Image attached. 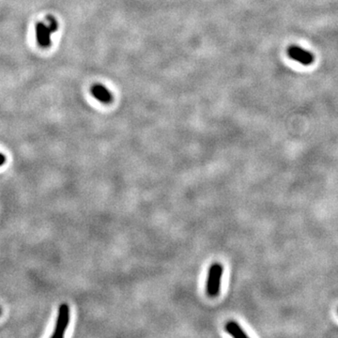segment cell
Here are the masks:
<instances>
[{"label": "cell", "instance_id": "cell-1", "mask_svg": "<svg viewBox=\"0 0 338 338\" xmlns=\"http://www.w3.org/2000/svg\"><path fill=\"white\" fill-rule=\"evenodd\" d=\"M58 29V22L52 16L47 17V23H38L36 25L35 32L39 45L43 48H48L51 45V34Z\"/></svg>", "mask_w": 338, "mask_h": 338}, {"label": "cell", "instance_id": "cell-2", "mask_svg": "<svg viewBox=\"0 0 338 338\" xmlns=\"http://www.w3.org/2000/svg\"><path fill=\"white\" fill-rule=\"evenodd\" d=\"M223 272L224 268L220 263H214L209 269L206 289L207 294L212 298L217 297L220 293Z\"/></svg>", "mask_w": 338, "mask_h": 338}, {"label": "cell", "instance_id": "cell-3", "mask_svg": "<svg viewBox=\"0 0 338 338\" xmlns=\"http://www.w3.org/2000/svg\"><path fill=\"white\" fill-rule=\"evenodd\" d=\"M70 307L67 304H62L59 307V314L55 322V330L52 338H62L65 335L66 330L70 323Z\"/></svg>", "mask_w": 338, "mask_h": 338}, {"label": "cell", "instance_id": "cell-4", "mask_svg": "<svg viewBox=\"0 0 338 338\" xmlns=\"http://www.w3.org/2000/svg\"><path fill=\"white\" fill-rule=\"evenodd\" d=\"M288 54L290 59L299 62L303 65H310L315 59L311 52L297 45H291L288 50Z\"/></svg>", "mask_w": 338, "mask_h": 338}, {"label": "cell", "instance_id": "cell-5", "mask_svg": "<svg viewBox=\"0 0 338 338\" xmlns=\"http://www.w3.org/2000/svg\"><path fill=\"white\" fill-rule=\"evenodd\" d=\"M91 94L94 98L103 104H109L113 100V96L109 89L100 84H96L91 87Z\"/></svg>", "mask_w": 338, "mask_h": 338}, {"label": "cell", "instance_id": "cell-6", "mask_svg": "<svg viewBox=\"0 0 338 338\" xmlns=\"http://www.w3.org/2000/svg\"><path fill=\"white\" fill-rule=\"evenodd\" d=\"M224 329H226L227 333H229L233 337L248 338L247 333H246V332L242 330V328L240 327V325L234 321H230L228 322L224 326Z\"/></svg>", "mask_w": 338, "mask_h": 338}, {"label": "cell", "instance_id": "cell-7", "mask_svg": "<svg viewBox=\"0 0 338 338\" xmlns=\"http://www.w3.org/2000/svg\"><path fill=\"white\" fill-rule=\"evenodd\" d=\"M6 163V157L4 154L0 153V166H2Z\"/></svg>", "mask_w": 338, "mask_h": 338}, {"label": "cell", "instance_id": "cell-8", "mask_svg": "<svg viewBox=\"0 0 338 338\" xmlns=\"http://www.w3.org/2000/svg\"><path fill=\"white\" fill-rule=\"evenodd\" d=\"M0 315H1V309H0Z\"/></svg>", "mask_w": 338, "mask_h": 338}]
</instances>
